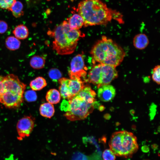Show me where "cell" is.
<instances>
[{
  "label": "cell",
  "mask_w": 160,
  "mask_h": 160,
  "mask_svg": "<svg viewBox=\"0 0 160 160\" xmlns=\"http://www.w3.org/2000/svg\"><path fill=\"white\" fill-rule=\"evenodd\" d=\"M95 92L89 86L68 99L64 115L71 121L84 119L93 111L96 104Z\"/></svg>",
  "instance_id": "6da1fadb"
},
{
  "label": "cell",
  "mask_w": 160,
  "mask_h": 160,
  "mask_svg": "<svg viewBox=\"0 0 160 160\" xmlns=\"http://www.w3.org/2000/svg\"><path fill=\"white\" fill-rule=\"evenodd\" d=\"M47 34L54 38L53 48L60 55L73 53L76 48L78 41L85 36L79 30L71 28L66 20L56 26L53 30L49 31Z\"/></svg>",
  "instance_id": "7a4b0ae2"
},
{
  "label": "cell",
  "mask_w": 160,
  "mask_h": 160,
  "mask_svg": "<svg viewBox=\"0 0 160 160\" xmlns=\"http://www.w3.org/2000/svg\"><path fill=\"white\" fill-rule=\"evenodd\" d=\"M76 10L83 19L84 27L106 25L112 19V10L101 0H82Z\"/></svg>",
  "instance_id": "3957f363"
},
{
  "label": "cell",
  "mask_w": 160,
  "mask_h": 160,
  "mask_svg": "<svg viewBox=\"0 0 160 160\" xmlns=\"http://www.w3.org/2000/svg\"><path fill=\"white\" fill-rule=\"evenodd\" d=\"M90 53L94 62L115 68L121 63L126 55L121 47L104 36L94 44Z\"/></svg>",
  "instance_id": "277c9868"
},
{
  "label": "cell",
  "mask_w": 160,
  "mask_h": 160,
  "mask_svg": "<svg viewBox=\"0 0 160 160\" xmlns=\"http://www.w3.org/2000/svg\"><path fill=\"white\" fill-rule=\"evenodd\" d=\"M109 145L116 156L126 158L132 156L138 149L136 137L132 133L126 131L113 133Z\"/></svg>",
  "instance_id": "5b68a950"
},
{
  "label": "cell",
  "mask_w": 160,
  "mask_h": 160,
  "mask_svg": "<svg viewBox=\"0 0 160 160\" xmlns=\"http://www.w3.org/2000/svg\"><path fill=\"white\" fill-rule=\"evenodd\" d=\"M118 76L115 67L99 63L94 66L90 70L87 81L97 86L98 88L101 86L109 84Z\"/></svg>",
  "instance_id": "8992f818"
},
{
  "label": "cell",
  "mask_w": 160,
  "mask_h": 160,
  "mask_svg": "<svg viewBox=\"0 0 160 160\" xmlns=\"http://www.w3.org/2000/svg\"><path fill=\"white\" fill-rule=\"evenodd\" d=\"M2 83L3 89L1 95L23 97L26 85L20 81L17 76L13 74H8L3 77Z\"/></svg>",
  "instance_id": "52a82bcc"
},
{
  "label": "cell",
  "mask_w": 160,
  "mask_h": 160,
  "mask_svg": "<svg viewBox=\"0 0 160 160\" xmlns=\"http://www.w3.org/2000/svg\"><path fill=\"white\" fill-rule=\"evenodd\" d=\"M87 68L85 66L84 57L82 54L76 55L72 59L68 75L71 79H81L87 74Z\"/></svg>",
  "instance_id": "ba28073f"
},
{
  "label": "cell",
  "mask_w": 160,
  "mask_h": 160,
  "mask_svg": "<svg viewBox=\"0 0 160 160\" xmlns=\"http://www.w3.org/2000/svg\"><path fill=\"white\" fill-rule=\"evenodd\" d=\"M34 120L31 116H26L20 119L17 125V129L19 139L29 136L34 127Z\"/></svg>",
  "instance_id": "9c48e42d"
},
{
  "label": "cell",
  "mask_w": 160,
  "mask_h": 160,
  "mask_svg": "<svg viewBox=\"0 0 160 160\" xmlns=\"http://www.w3.org/2000/svg\"><path fill=\"white\" fill-rule=\"evenodd\" d=\"M98 88V97L102 101L106 102L111 100L116 95L115 88L109 84L101 86Z\"/></svg>",
  "instance_id": "30bf717a"
},
{
  "label": "cell",
  "mask_w": 160,
  "mask_h": 160,
  "mask_svg": "<svg viewBox=\"0 0 160 160\" xmlns=\"http://www.w3.org/2000/svg\"><path fill=\"white\" fill-rule=\"evenodd\" d=\"M66 82L71 97L77 95L85 86L81 79L66 78Z\"/></svg>",
  "instance_id": "8fae6325"
},
{
  "label": "cell",
  "mask_w": 160,
  "mask_h": 160,
  "mask_svg": "<svg viewBox=\"0 0 160 160\" xmlns=\"http://www.w3.org/2000/svg\"><path fill=\"white\" fill-rule=\"evenodd\" d=\"M149 41L147 36L145 34L140 33L135 36L133 38V44L137 49L142 50L148 45Z\"/></svg>",
  "instance_id": "7c38bea8"
},
{
  "label": "cell",
  "mask_w": 160,
  "mask_h": 160,
  "mask_svg": "<svg viewBox=\"0 0 160 160\" xmlns=\"http://www.w3.org/2000/svg\"><path fill=\"white\" fill-rule=\"evenodd\" d=\"M70 27L74 29L79 30L83 25L84 20L78 14H74L67 19Z\"/></svg>",
  "instance_id": "4fadbf2b"
},
{
  "label": "cell",
  "mask_w": 160,
  "mask_h": 160,
  "mask_svg": "<svg viewBox=\"0 0 160 160\" xmlns=\"http://www.w3.org/2000/svg\"><path fill=\"white\" fill-rule=\"evenodd\" d=\"M29 33L28 29L23 24L18 25L13 31V33L15 37L19 39H26L28 36Z\"/></svg>",
  "instance_id": "5bb4252c"
},
{
  "label": "cell",
  "mask_w": 160,
  "mask_h": 160,
  "mask_svg": "<svg viewBox=\"0 0 160 160\" xmlns=\"http://www.w3.org/2000/svg\"><path fill=\"white\" fill-rule=\"evenodd\" d=\"M39 111L42 116L50 118L54 114L55 109L52 104L47 103L41 105L39 108Z\"/></svg>",
  "instance_id": "9a60e30c"
},
{
  "label": "cell",
  "mask_w": 160,
  "mask_h": 160,
  "mask_svg": "<svg viewBox=\"0 0 160 160\" xmlns=\"http://www.w3.org/2000/svg\"><path fill=\"white\" fill-rule=\"evenodd\" d=\"M46 98L48 103L52 104H56L60 100V94L59 92L55 89H52L47 92Z\"/></svg>",
  "instance_id": "2e32d148"
},
{
  "label": "cell",
  "mask_w": 160,
  "mask_h": 160,
  "mask_svg": "<svg viewBox=\"0 0 160 160\" xmlns=\"http://www.w3.org/2000/svg\"><path fill=\"white\" fill-rule=\"evenodd\" d=\"M47 85L45 79L41 76L36 77L31 81L30 83V86L32 90L39 91L41 90Z\"/></svg>",
  "instance_id": "e0dca14e"
},
{
  "label": "cell",
  "mask_w": 160,
  "mask_h": 160,
  "mask_svg": "<svg viewBox=\"0 0 160 160\" xmlns=\"http://www.w3.org/2000/svg\"><path fill=\"white\" fill-rule=\"evenodd\" d=\"M5 44L6 47L8 49L14 51L19 48L21 42L19 39L15 37L10 36L6 39Z\"/></svg>",
  "instance_id": "ac0fdd59"
},
{
  "label": "cell",
  "mask_w": 160,
  "mask_h": 160,
  "mask_svg": "<svg viewBox=\"0 0 160 160\" xmlns=\"http://www.w3.org/2000/svg\"><path fill=\"white\" fill-rule=\"evenodd\" d=\"M45 62V60L43 57L38 55H35L31 59L30 64L33 68L39 69L44 67Z\"/></svg>",
  "instance_id": "d6986e66"
},
{
  "label": "cell",
  "mask_w": 160,
  "mask_h": 160,
  "mask_svg": "<svg viewBox=\"0 0 160 160\" xmlns=\"http://www.w3.org/2000/svg\"><path fill=\"white\" fill-rule=\"evenodd\" d=\"M23 9V5L22 3L20 1L16 0L9 11L12 12L14 16L16 18H18L24 15Z\"/></svg>",
  "instance_id": "ffe728a7"
},
{
  "label": "cell",
  "mask_w": 160,
  "mask_h": 160,
  "mask_svg": "<svg viewBox=\"0 0 160 160\" xmlns=\"http://www.w3.org/2000/svg\"><path fill=\"white\" fill-rule=\"evenodd\" d=\"M60 84V93L61 97L64 99H69L71 97L68 89L66 82V78H61L58 80Z\"/></svg>",
  "instance_id": "44dd1931"
},
{
  "label": "cell",
  "mask_w": 160,
  "mask_h": 160,
  "mask_svg": "<svg viewBox=\"0 0 160 160\" xmlns=\"http://www.w3.org/2000/svg\"><path fill=\"white\" fill-rule=\"evenodd\" d=\"M48 75L50 78L55 81L58 80L61 78L62 76L60 71L56 68L50 69L49 71Z\"/></svg>",
  "instance_id": "7402d4cb"
},
{
  "label": "cell",
  "mask_w": 160,
  "mask_h": 160,
  "mask_svg": "<svg viewBox=\"0 0 160 160\" xmlns=\"http://www.w3.org/2000/svg\"><path fill=\"white\" fill-rule=\"evenodd\" d=\"M160 66L159 65L156 66L153 69L152 78L153 80L158 84H160Z\"/></svg>",
  "instance_id": "603a6c76"
},
{
  "label": "cell",
  "mask_w": 160,
  "mask_h": 160,
  "mask_svg": "<svg viewBox=\"0 0 160 160\" xmlns=\"http://www.w3.org/2000/svg\"><path fill=\"white\" fill-rule=\"evenodd\" d=\"M25 100L28 102L35 101L37 98L36 92L33 90H28L25 92L24 94Z\"/></svg>",
  "instance_id": "cb8c5ba5"
},
{
  "label": "cell",
  "mask_w": 160,
  "mask_h": 160,
  "mask_svg": "<svg viewBox=\"0 0 160 160\" xmlns=\"http://www.w3.org/2000/svg\"><path fill=\"white\" fill-rule=\"evenodd\" d=\"M102 156L104 160H115L116 155L110 149L105 150L103 153Z\"/></svg>",
  "instance_id": "d4e9b609"
},
{
  "label": "cell",
  "mask_w": 160,
  "mask_h": 160,
  "mask_svg": "<svg viewBox=\"0 0 160 160\" xmlns=\"http://www.w3.org/2000/svg\"><path fill=\"white\" fill-rule=\"evenodd\" d=\"M16 0H0V8L9 10Z\"/></svg>",
  "instance_id": "484cf974"
},
{
  "label": "cell",
  "mask_w": 160,
  "mask_h": 160,
  "mask_svg": "<svg viewBox=\"0 0 160 160\" xmlns=\"http://www.w3.org/2000/svg\"><path fill=\"white\" fill-rule=\"evenodd\" d=\"M112 18L116 20L120 23H122L124 22L122 15L116 10H112Z\"/></svg>",
  "instance_id": "4316f807"
},
{
  "label": "cell",
  "mask_w": 160,
  "mask_h": 160,
  "mask_svg": "<svg viewBox=\"0 0 160 160\" xmlns=\"http://www.w3.org/2000/svg\"><path fill=\"white\" fill-rule=\"evenodd\" d=\"M72 160H87V156L80 152H76L73 156Z\"/></svg>",
  "instance_id": "83f0119b"
},
{
  "label": "cell",
  "mask_w": 160,
  "mask_h": 160,
  "mask_svg": "<svg viewBox=\"0 0 160 160\" xmlns=\"http://www.w3.org/2000/svg\"><path fill=\"white\" fill-rule=\"evenodd\" d=\"M8 25L7 23L3 20H0V34L5 33L7 30Z\"/></svg>",
  "instance_id": "f1b7e54d"
},
{
  "label": "cell",
  "mask_w": 160,
  "mask_h": 160,
  "mask_svg": "<svg viewBox=\"0 0 160 160\" xmlns=\"http://www.w3.org/2000/svg\"><path fill=\"white\" fill-rule=\"evenodd\" d=\"M3 77L0 76V96L3 91V88L2 83Z\"/></svg>",
  "instance_id": "f546056e"
}]
</instances>
